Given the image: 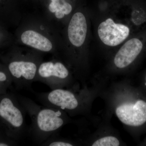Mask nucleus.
<instances>
[{
  "label": "nucleus",
  "mask_w": 146,
  "mask_h": 146,
  "mask_svg": "<svg viewBox=\"0 0 146 146\" xmlns=\"http://www.w3.org/2000/svg\"><path fill=\"white\" fill-rule=\"evenodd\" d=\"M145 84L146 85V84Z\"/></svg>",
  "instance_id": "obj_17"
},
{
  "label": "nucleus",
  "mask_w": 146,
  "mask_h": 146,
  "mask_svg": "<svg viewBox=\"0 0 146 146\" xmlns=\"http://www.w3.org/2000/svg\"><path fill=\"white\" fill-rule=\"evenodd\" d=\"M12 78L8 70L0 60V94H5L11 89Z\"/></svg>",
  "instance_id": "obj_11"
},
{
  "label": "nucleus",
  "mask_w": 146,
  "mask_h": 146,
  "mask_svg": "<svg viewBox=\"0 0 146 146\" xmlns=\"http://www.w3.org/2000/svg\"><path fill=\"white\" fill-rule=\"evenodd\" d=\"M67 24L65 33L67 44L74 49L81 48L87 35L86 17L82 12L76 11L72 15Z\"/></svg>",
  "instance_id": "obj_6"
},
{
  "label": "nucleus",
  "mask_w": 146,
  "mask_h": 146,
  "mask_svg": "<svg viewBox=\"0 0 146 146\" xmlns=\"http://www.w3.org/2000/svg\"><path fill=\"white\" fill-rule=\"evenodd\" d=\"M61 31L41 12L29 11L14 30L15 44L58 56L63 47Z\"/></svg>",
  "instance_id": "obj_1"
},
{
  "label": "nucleus",
  "mask_w": 146,
  "mask_h": 146,
  "mask_svg": "<svg viewBox=\"0 0 146 146\" xmlns=\"http://www.w3.org/2000/svg\"><path fill=\"white\" fill-rule=\"evenodd\" d=\"M26 113L16 93L0 94V130L18 143L28 135Z\"/></svg>",
  "instance_id": "obj_4"
},
{
  "label": "nucleus",
  "mask_w": 146,
  "mask_h": 146,
  "mask_svg": "<svg viewBox=\"0 0 146 146\" xmlns=\"http://www.w3.org/2000/svg\"><path fill=\"white\" fill-rule=\"evenodd\" d=\"M116 114L123 123L140 126L146 122V102L139 100L134 103L123 104L116 108Z\"/></svg>",
  "instance_id": "obj_8"
},
{
  "label": "nucleus",
  "mask_w": 146,
  "mask_h": 146,
  "mask_svg": "<svg viewBox=\"0 0 146 146\" xmlns=\"http://www.w3.org/2000/svg\"><path fill=\"white\" fill-rule=\"evenodd\" d=\"M98 32L100 39L104 44L115 46L127 39L129 35V29L125 25L115 23L109 18L100 24Z\"/></svg>",
  "instance_id": "obj_9"
},
{
  "label": "nucleus",
  "mask_w": 146,
  "mask_h": 146,
  "mask_svg": "<svg viewBox=\"0 0 146 146\" xmlns=\"http://www.w3.org/2000/svg\"><path fill=\"white\" fill-rule=\"evenodd\" d=\"M34 3H40V1L41 0H32Z\"/></svg>",
  "instance_id": "obj_16"
},
{
  "label": "nucleus",
  "mask_w": 146,
  "mask_h": 146,
  "mask_svg": "<svg viewBox=\"0 0 146 146\" xmlns=\"http://www.w3.org/2000/svg\"><path fill=\"white\" fill-rule=\"evenodd\" d=\"M119 141L117 138L113 136H106L100 138L92 145V146H118Z\"/></svg>",
  "instance_id": "obj_14"
},
{
  "label": "nucleus",
  "mask_w": 146,
  "mask_h": 146,
  "mask_svg": "<svg viewBox=\"0 0 146 146\" xmlns=\"http://www.w3.org/2000/svg\"><path fill=\"white\" fill-rule=\"evenodd\" d=\"M18 143L9 137L0 130V146H16Z\"/></svg>",
  "instance_id": "obj_15"
},
{
  "label": "nucleus",
  "mask_w": 146,
  "mask_h": 146,
  "mask_svg": "<svg viewBox=\"0 0 146 146\" xmlns=\"http://www.w3.org/2000/svg\"><path fill=\"white\" fill-rule=\"evenodd\" d=\"M39 4L42 7L40 12L61 31L66 18L72 14V4L67 0H41Z\"/></svg>",
  "instance_id": "obj_7"
},
{
  "label": "nucleus",
  "mask_w": 146,
  "mask_h": 146,
  "mask_svg": "<svg viewBox=\"0 0 146 146\" xmlns=\"http://www.w3.org/2000/svg\"><path fill=\"white\" fill-rule=\"evenodd\" d=\"M70 73L59 57L52 56L50 60L43 61L37 70L35 82H39L51 90L62 88L70 78Z\"/></svg>",
  "instance_id": "obj_5"
},
{
  "label": "nucleus",
  "mask_w": 146,
  "mask_h": 146,
  "mask_svg": "<svg viewBox=\"0 0 146 146\" xmlns=\"http://www.w3.org/2000/svg\"><path fill=\"white\" fill-rule=\"evenodd\" d=\"M44 54L13 43L0 52V60L5 66L17 90H32L37 70Z\"/></svg>",
  "instance_id": "obj_2"
},
{
  "label": "nucleus",
  "mask_w": 146,
  "mask_h": 146,
  "mask_svg": "<svg viewBox=\"0 0 146 146\" xmlns=\"http://www.w3.org/2000/svg\"><path fill=\"white\" fill-rule=\"evenodd\" d=\"M142 42L137 38H133L126 42L114 58V63L118 68H123L131 64L143 49Z\"/></svg>",
  "instance_id": "obj_10"
},
{
  "label": "nucleus",
  "mask_w": 146,
  "mask_h": 146,
  "mask_svg": "<svg viewBox=\"0 0 146 146\" xmlns=\"http://www.w3.org/2000/svg\"><path fill=\"white\" fill-rule=\"evenodd\" d=\"M14 43L13 33L9 30L0 25V52Z\"/></svg>",
  "instance_id": "obj_12"
},
{
  "label": "nucleus",
  "mask_w": 146,
  "mask_h": 146,
  "mask_svg": "<svg viewBox=\"0 0 146 146\" xmlns=\"http://www.w3.org/2000/svg\"><path fill=\"white\" fill-rule=\"evenodd\" d=\"M56 132L54 133L41 144L40 146H72V144L69 141H63L58 137Z\"/></svg>",
  "instance_id": "obj_13"
},
{
  "label": "nucleus",
  "mask_w": 146,
  "mask_h": 146,
  "mask_svg": "<svg viewBox=\"0 0 146 146\" xmlns=\"http://www.w3.org/2000/svg\"><path fill=\"white\" fill-rule=\"evenodd\" d=\"M18 99L31 120L28 135L34 144L41 145L65 123L63 110L46 106H40L33 100L16 94Z\"/></svg>",
  "instance_id": "obj_3"
}]
</instances>
